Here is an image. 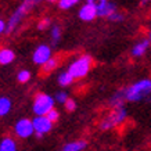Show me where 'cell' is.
<instances>
[{
  "instance_id": "cell-1",
  "label": "cell",
  "mask_w": 151,
  "mask_h": 151,
  "mask_svg": "<svg viewBox=\"0 0 151 151\" xmlns=\"http://www.w3.org/2000/svg\"><path fill=\"white\" fill-rule=\"evenodd\" d=\"M125 100L129 103H140L151 96V79L143 78L122 89Z\"/></svg>"
},
{
  "instance_id": "cell-2",
  "label": "cell",
  "mask_w": 151,
  "mask_h": 151,
  "mask_svg": "<svg viewBox=\"0 0 151 151\" xmlns=\"http://www.w3.org/2000/svg\"><path fill=\"white\" fill-rule=\"evenodd\" d=\"M42 1H45V0H24L22 3L15 9V11L11 14V17H10L7 24H6V35H11V33L15 32V29L19 27V24L22 22V19L36 6L40 4Z\"/></svg>"
},
{
  "instance_id": "cell-3",
  "label": "cell",
  "mask_w": 151,
  "mask_h": 151,
  "mask_svg": "<svg viewBox=\"0 0 151 151\" xmlns=\"http://www.w3.org/2000/svg\"><path fill=\"white\" fill-rule=\"evenodd\" d=\"M126 119H128V110H126L125 105H121V107L112 108L110 114L101 119L100 124H99V128L101 130H111V129L125 124Z\"/></svg>"
},
{
  "instance_id": "cell-4",
  "label": "cell",
  "mask_w": 151,
  "mask_h": 151,
  "mask_svg": "<svg viewBox=\"0 0 151 151\" xmlns=\"http://www.w3.org/2000/svg\"><path fill=\"white\" fill-rule=\"evenodd\" d=\"M93 67V58L89 54H82L71 61L68 65V72L72 75L75 79H83L87 76V73L90 72Z\"/></svg>"
},
{
  "instance_id": "cell-5",
  "label": "cell",
  "mask_w": 151,
  "mask_h": 151,
  "mask_svg": "<svg viewBox=\"0 0 151 151\" xmlns=\"http://www.w3.org/2000/svg\"><path fill=\"white\" fill-rule=\"evenodd\" d=\"M55 100L54 97L47 93H36L33 97L32 111L35 115H46L51 108H54Z\"/></svg>"
},
{
  "instance_id": "cell-6",
  "label": "cell",
  "mask_w": 151,
  "mask_h": 151,
  "mask_svg": "<svg viewBox=\"0 0 151 151\" xmlns=\"http://www.w3.org/2000/svg\"><path fill=\"white\" fill-rule=\"evenodd\" d=\"M14 134L18 139H29L35 136V129H33V122L29 118H19L14 124Z\"/></svg>"
},
{
  "instance_id": "cell-7",
  "label": "cell",
  "mask_w": 151,
  "mask_h": 151,
  "mask_svg": "<svg viewBox=\"0 0 151 151\" xmlns=\"http://www.w3.org/2000/svg\"><path fill=\"white\" fill-rule=\"evenodd\" d=\"M32 122H33V129H35V136L37 139H42L45 134L50 133L51 129H53V125H54L46 115H35Z\"/></svg>"
},
{
  "instance_id": "cell-8",
  "label": "cell",
  "mask_w": 151,
  "mask_h": 151,
  "mask_svg": "<svg viewBox=\"0 0 151 151\" xmlns=\"http://www.w3.org/2000/svg\"><path fill=\"white\" fill-rule=\"evenodd\" d=\"M51 57H53L51 46L46 45V43L37 45L36 49H35L32 53V61H33V64L37 65V67H42V65L45 64V63H47Z\"/></svg>"
},
{
  "instance_id": "cell-9",
  "label": "cell",
  "mask_w": 151,
  "mask_h": 151,
  "mask_svg": "<svg viewBox=\"0 0 151 151\" xmlns=\"http://www.w3.org/2000/svg\"><path fill=\"white\" fill-rule=\"evenodd\" d=\"M78 18L83 22H92L97 18V9L89 3H85L78 10Z\"/></svg>"
},
{
  "instance_id": "cell-10",
  "label": "cell",
  "mask_w": 151,
  "mask_h": 151,
  "mask_svg": "<svg viewBox=\"0 0 151 151\" xmlns=\"http://www.w3.org/2000/svg\"><path fill=\"white\" fill-rule=\"evenodd\" d=\"M150 39L147 37V39H142V40L136 42L134 45H133L132 50H130V54L134 57V58H140V57H143V55L147 53V50H148V47H150Z\"/></svg>"
},
{
  "instance_id": "cell-11",
  "label": "cell",
  "mask_w": 151,
  "mask_h": 151,
  "mask_svg": "<svg viewBox=\"0 0 151 151\" xmlns=\"http://www.w3.org/2000/svg\"><path fill=\"white\" fill-rule=\"evenodd\" d=\"M116 10H118L116 9V4L110 1V0H107L101 7L97 9V17H100V18H108L111 14L114 13V11H116Z\"/></svg>"
},
{
  "instance_id": "cell-12",
  "label": "cell",
  "mask_w": 151,
  "mask_h": 151,
  "mask_svg": "<svg viewBox=\"0 0 151 151\" xmlns=\"http://www.w3.org/2000/svg\"><path fill=\"white\" fill-rule=\"evenodd\" d=\"M15 60V53L10 47H1L0 49V65H10Z\"/></svg>"
},
{
  "instance_id": "cell-13",
  "label": "cell",
  "mask_w": 151,
  "mask_h": 151,
  "mask_svg": "<svg viewBox=\"0 0 151 151\" xmlns=\"http://www.w3.org/2000/svg\"><path fill=\"white\" fill-rule=\"evenodd\" d=\"M0 151H18V144L11 136H4L0 140Z\"/></svg>"
},
{
  "instance_id": "cell-14",
  "label": "cell",
  "mask_w": 151,
  "mask_h": 151,
  "mask_svg": "<svg viewBox=\"0 0 151 151\" xmlns=\"http://www.w3.org/2000/svg\"><path fill=\"white\" fill-rule=\"evenodd\" d=\"M13 110V101L7 96H0V118H4Z\"/></svg>"
},
{
  "instance_id": "cell-15",
  "label": "cell",
  "mask_w": 151,
  "mask_h": 151,
  "mask_svg": "<svg viewBox=\"0 0 151 151\" xmlns=\"http://www.w3.org/2000/svg\"><path fill=\"white\" fill-rule=\"evenodd\" d=\"M125 103H126V100H125V96H124L122 89L116 90V92L110 97V100H108V105H110L111 108H116V107L125 105Z\"/></svg>"
},
{
  "instance_id": "cell-16",
  "label": "cell",
  "mask_w": 151,
  "mask_h": 151,
  "mask_svg": "<svg viewBox=\"0 0 151 151\" xmlns=\"http://www.w3.org/2000/svg\"><path fill=\"white\" fill-rule=\"evenodd\" d=\"M61 37H63V28L54 24L51 25L50 28V42H51V46H57L60 42H61Z\"/></svg>"
},
{
  "instance_id": "cell-17",
  "label": "cell",
  "mask_w": 151,
  "mask_h": 151,
  "mask_svg": "<svg viewBox=\"0 0 151 151\" xmlns=\"http://www.w3.org/2000/svg\"><path fill=\"white\" fill-rule=\"evenodd\" d=\"M87 147L86 140H73V142L67 143L61 151H83Z\"/></svg>"
},
{
  "instance_id": "cell-18",
  "label": "cell",
  "mask_w": 151,
  "mask_h": 151,
  "mask_svg": "<svg viewBox=\"0 0 151 151\" xmlns=\"http://www.w3.org/2000/svg\"><path fill=\"white\" fill-rule=\"evenodd\" d=\"M73 81H75V78L68 72V69H67V71H63V72H60L58 76H57V83H58L61 87L71 86V85L73 83Z\"/></svg>"
},
{
  "instance_id": "cell-19",
  "label": "cell",
  "mask_w": 151,
  "mask_h": 151,
  "mask_svg": "<svg viewBox=\"0 0 151 151\" xmlns=\"http://www.w3.org/2000/svg\"><path fill=\"white\" fill-rule=\"evenodd\" d=\"M60 65V58L58 57H51L47 63H45V64L42 65V72L43 73H50L53 72V71H55V69L58 68Z\"/></svg>"
},
{
  "instance_id": "cell-20",
  "label": "cell",
  "mask_w": 151,
  "mask_h": 151,
  "mask_svg": "<svg viewBox=\"0 0 151 151\" xmlns=\"http://www.w3.org/2000/svg\"><path fill=\"white\" fill-rule=\"evenodd\" d=\"M79 3H81V0H58L57 1L60 10H71L72 7L78 6Z\"/></svg>"
},
{
  "instance_id": "cell-21",
  "label": "cell",
  "mask_w": 151,
  "mask_h": 151,
  "mask_svg": "<svg viewBox=\"0 0 151 151\" xmlns=\"http://www.w3.org/2000/svg\"><path fill=\"white\" fill-rule=\"evenodd\" d=\"M31 78H32V73H31L29 69H21V71L17 73V81H18V83H22V85L29 82Z\"/></svg>"
},
{
  "instance_id": "cell-22",
  "label": "cell",
  "mask_w": 151,
  "mask_h": 151,
  "mask_svg": "<svg viewBox=\"0 0 151 151\" xmlns=\"http://www.w3.org/2000/svg\"><path fill=\"white\" fill-rule=\"evenodd\" d=\"M37 31H46L49 28H51V19L49 17H45V18H42L36 25Z\"/></svg>"
},
{
  "instance_id": "cell-23",
  "label": "cell",
  "mask_w": 151,
  "mask_h": 151,
  "mask_svg": "<svg viewBox=\"0 0 151 151\" xmlns=\"http://www.w3.org/2000/svg\"><path fill=\"white\" fill-rule=\"evenodd\" d=\"M68 99H69V96H68V93L65 92V90H60V92L55 93V96H54L55 103H58V104H63V105H64V103L68 100Z\"/></svg>"
},
{
  "instance_id": "cell-24",
  "label": "cell",
  "mask_w": 151,
  "mask_h": 151,
  "mask_svg": "<svg viewBox=\"0 0 151 151\" xmlns=\"http://www.w3.org/2000/svg\"><path fill=\"white\" fill-rule=\"evenodd\" d=\"M107 19L111 21V22H122V21H125V15L122 13H119L118 10H116V11H114V13L111 14Z\"/></svg>"
},
{
  "instance_id": "cell-25",
  "label": "cell",
  "mask_w": 151,
  "mask_h": 151,
  "mask_svg": "<svg viewBox=\"0 0 151 151\" xmlns=\"http://www.w3.org/2000/svg\"><path fill=\"white\" fill-rule=\"evenodd\" d=\"M46 116L50 119L53 124H55V122H57V121L60 119V111L57 110V108H51V110L46 114Z\"/></svg>"
},
{
  "instance_id": "cell-26",
  "label": "cell",
  "mask_w": 151,
  "mask_h": 151,
  "mask_svg": "<svg viewBox=\"0 0 151 151\" xmlns=\"http://www.w3.org/2000/svg\"><path fill=\"white\" fill-rule=\"evenodd\" d=\"M76 107H78V105H76V101L73 100V99H68V100L64 103V108L68 111V112H73V111L76 110Z\"/></svg>"
},
{
  "instance_id": "cell-27",
  "label": "cell",
  "mask_w": 151,
  "mask_h": 151,
  "mask_svg": "<svg viewBox=\"0 0 151 151\" xmlns=\"http://www.w3.org/2000/svg\"><path fill=\"white\" fill-rule=\"evenodd\" d=\"M107 0H86V3H89V4L94 6L96 9H99V7H101V6L104 4Z\"/></svg>"
},
{
  "instance_id": "cell-28",
  "label": "cell",
  "mask_w": 151,
  "mask_h": 151,
  "mask_svg": "<svg viewBox=\"0 0 151 151\" xmlns=\"http://www.w3.org/2000/svg\"><path fill=\"white\" fill-rule=\"evenodd\" d=\"M6 21L4 19H1L0 18V36H1V35H6Z\"/></svg>"
},
{
  "instance_id": "cell-29",
  "label": "cell",
  "mask_w": 151,
  "mask_h": 151,
  "mask_svg": "<svg viewBox=\"0 0 151 151\" xmlns=\"http://www.w3.org/2000/svg\"><path fill=\"white\" fill-rule=\"evenodd\" d=\"M47 1H50V3H57L58 0H47Z\"/></svg>"
},
{
  "instance_id": "cell-30",
  "label": "cell",
  "mask_w": 151,
  "mask_h": 151,
  "mask_svg": "<svg viewBox=\"0 0 151 151\" xmlns=\"http://www.w3.org/2000/svg\"><path fill=\"white\" fill-rule=\"evenodd\" d=\"M146 1H151V0H142V3H143V4H144Z\"/></svg>"
},
{
  "instance_id": "cell-31",
  "label": "cell",
  "mask_w": 151,
  "mask_h": 151,
  "mask_svg": "<svg viewBox=\"0 0 151 151\" xmlns=\"http://www.w3.org/2000/svg\"><path fill=\"white\" fill-rule=\"evenodd\" d=\"M148 39H150V43H151V31H150V36H148Z\"/></svg>"
}]
</instances>
